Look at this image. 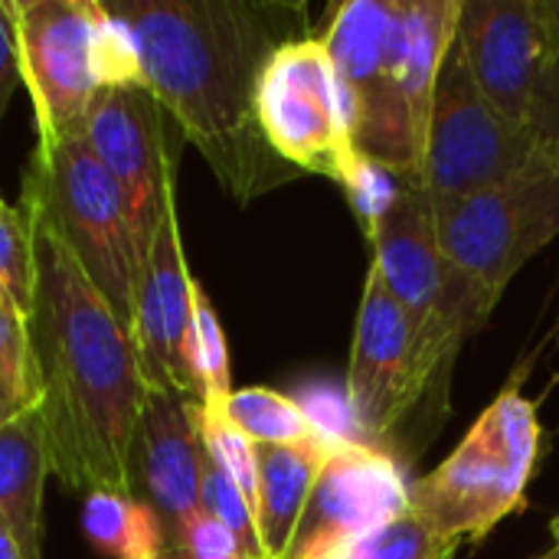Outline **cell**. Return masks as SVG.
Returning a JSON list of instances; mask_svg holds the SVG:
<instances>
[{
    "label": "cell",
    "instance_id": "obj_15",
    "mask_svg": "<svg viewBox=\"0 0 559 559\" xmlns=\"http://www.w3.org/2000/svg\"><path fill=\"white\" fill-rule=\"evenodd\" d=\"M193 295H197V278L187 269L180 219L174 206L160 223L154 246L141 265L131 337L138 344L141 367L151 390H164L190 400H193V386L187 367V344L193 324Z\"/></svg>",
    "mask_w": 559,
    "mask_h": 559
},
{
    "label": "cell",
    "instance_id": "obj_5",
    "mask_svg": "<svg viewBox=\"0 0 559 559\" xmlns=\"http://www.w3.org/2000/svg\"><path fill=\"white\" fill-rule=\"evenodd\" d=\"M540 455V419L518 380L478 416L455 452L409 491V504L449 540L478 544L524 508Z\"/></svg>",
    "mask_w": 559,
    "mask_h": 559
},
{
    "label": "cell",
    "instance_id": "obj_23",
    "mask_svg": "<svg viewBox=\"0 0 559 559\" xmlns=\"http://www.w3.org/2000/svg\"><path fill=\"white\" fill-rule=\"evenodd\" d=\"M462 544L442 537L413 504L396 521L331 559H455Z\"/></svg>",
    "mask_w": 559,
    "mask_h": 559
},
{
    "label": "cell",
    "instance_id": "obj_35",
    "mask_svg": "<svg viewBox=\"0 0 559 559\" xmlns=\"http://www.w3.org/2000/svg\"><path fill=\"white\" fill-rule=\"evenodd\" d=\"M554 534H557V544H559V514H557V521H554Z\"/></svg>",
    "mask_w": 559,
    "mask_h": 559
},
{
    "label": "cell",
    "instance_id": "obj_14",
    "mask_svg": "<svg viewBox=\"0 0 559 559\" xmlns=\"http://www.w3.org/2000/svg\"><path fill=\"white\" fill-rule=\"evenodd\" d=\"M419 400H426V393L416 373L409 318L370 265L347 367L350 419L367 439H383L413 413Z\"/></svg>",
    "mask_w": 559,
    "mask_h": 559
},
{
    "label": "cell",
    "instance_id": "obj_34",
    "mask_svg": "<svg viewBox=\"0 0 559 559\" xmlns=\"http://www.w3.org/2000/svg\"><path fill=\"white\" fill-rule=\"evenodd\" d=\"M540 559H559V544L557 547H554V550H547V554H544V557Z\"/></svg>",
    "mask_w": 559,
    "mask_h": 559
},
{
    "label": "cell",
    "instance_id": "obj_11",
    "mask_svg": "<svg viewBox=\"0 0 559 559\" xmlns=\"http://www.w3.org/2000/svg\"><path fill=\"white\" fill-rule=\"evenodd\" d=\"M82 138L121 193L141 262L167 213L177 206V157L167 141V111L141 85H111L88 108Z\"/></svg>",
    "mask_w": 559,
    "mask_h": 559
},
{
    "label": "cell",
    "instance_id": "obj_36",
    "mask_svg": "<svg viewBox=\"0 0 559 559\" xmlns=\"http://www.w3.org/2000/svg\"><path fill=\"white\" fill-rule=\"evenodd\" d=\"M164 559H180V557H174V554H167ZM233 559H255V557H233Z\"/></svg>",
    "mask_w": 559,
    "mask_h": 559
},
{
    "label": "cell",
    "instance_id": "obj_9",
    "mask_svg": "<svg viewBox=\"0 0 559 559\" xmlns=\"http://www.w3.org/2000/svg\"><path fill=\"white\" fill-rule=\"evenodd\" d=\"M544 157L547 151L537 144L531 128L501 118L475 88L459 46L452 43L436 85L419 183L429 206L465 200L531 170Z\"/></svg>",
    "mask_w": 559,
    "mask_h": 559
},
{
    "label": "cell",
    "instance_id": "obj_6",
    "mask_svg": "<svg viewBox=\"0 0 559 559\" xmlns=\"http://www.w3.org/2000/svg\"><path fill=\"white\" fill-rule=\"evenodd\" d=\"M445 272L488 324L511 278L559 236V164L547 154L531 170L432 206Z\"/></svg>",
    "mask_w": 559,
    "mask_h": 559
},
{
    "label": "cell",
    "instance_id": "obj_26",
    "mask_svg": "<svg viewBox=\"0 0 559 559\" xmlns=\"http://www.w3.org/2000/svg\"><path fill=\"white\" fill-rule=\"evenodd\" d=\"M200 511L210 514L213 521H219L242 547L246 557L265 559L262 544H259V527H255V514L249 508V501L242 498V491L206 459L203 452V472H200Z\"/></svg>",
    "mask_w": 559,
    "mask_h": 559
},
{
    "label": "cell",
    "instance_id": "obj_1",
    "mask_svg": "<svg viewBox=\"0 0 559 559\" xmlns=\"http://www.w3.org/2000/svg\"><path fill=\"white\" fill-rule=\"evenodd\" d=\"M108 13L131 36L141 85L203 154L219 187L252 203L288 167L262 138L255 92L272 52L298 39V10L246 0H111Z\"/></svg>",
    "mask_w": 559,
    "mask_h": 559
},
{
    "label": "cell",
    "instance_id": "obj_12",
    "mask_svg": "<svg viewBox=\"0 0 559 559\" xmlns=\"http://www.w3.org/2000/svg\"><path fill=\"white\" fill-rule=\"evenodd\" d=\"M409 485L400 465L377 445L337 439L298 521L288 559H331L367 540L403 511Z\"/></svg>",
    "mask_w": 559,
    "mask_h": 559
},
{
    "label": "cell",
    "instance_id": "obj_19",
    "mask_svg": "<svg viewBox=\"0 0 559 559\" xmlns=\"http://www.w3.org/2000/svg\"><path fill=\"white\" fill-rule=\"evenodd\" d=\"M82 534L108 559H164L167 534L154 511L134 495L95 491L82 504Z\"/></svg>",
    "mask_w": 559,
    "mask_h": 559
},
{
    "label": "cell",
    "instance_id": "obj_18",
    "mask_svg": "<svg viewBox=\"0 0 559 559\" xmlns=\"http://www.w3.org/2000/svg\"><path fill=\"white\" fill-rule=\"evenodd\" d=\"M49 452L36 409L0 423V521L26 559H43V488Z\"/></svg>",
    "mask_w": 559,
    "mask_h": 559
},
{
    "label": "cell",
    "instance_id": "obj_21",
    "mask_svg": "<svg viewBox=\"0 0 559 559\" xmlns=\"http://www.w3.org/2000/svg\"><path fill=\"white\" fill-rule=\"evenodd\" d=\"M187 367H190V386L193 400L206 409H219L229 393V347L223 324L216 318L213 301L206 298L203 285L197 282L193 295V324H190V344H187Z\"/></svg>",
    "mask_w": 559,
    "mask_h": 559
},
{
    "label": "cell",
    "instance_id": "obj_10",
    "mask_svg": "<svg viewBox=\"0 0 559 559\" xmlns=\"http://www.w3.org/2000/svg\"><path fill=\"white\" fill-rule=\"evenodd\" d=\"M255 115L265 144L295 170L341 183L360 154L337 75L318 36L288 39L272 52L259 79Z\"/></svg>",
    "mask_w": 559,
    "mask_h": 559
},
{
    "label": "cell",
    "instance_id": "obj_2",
    "mask_svg": "<svg viewBox=\"0 0 559 559\" xmlns=\"http://www.w3.org/2000/svg\"><path fill=\"white\" fill-rule=\"evenodd\" d=\"M29 337L49 472L79 495H134V442L151 383L138 344L72 252L36 223Z\"/></svg>",
    "mask_w": 559,
    "mask_h": 559
},
{
    "label": "cell",
    "instance_id": "obj_27",
    "mask_svg": "<svg viewBox=\"0 0 559 559\" xmlns=\"http://www.w3.org/2000/svg\"><path fill=\"white\" fill-rule=\"evenodd\" d=\"M341 187H344L367 239H373V233H377L380 219L386 216V210L393 206L403 180L396 174H390L386 167H380L377 160H370L367 154H357L347 177L341 180Z\"/></svg>",
    "mask_w": 559,
    "mask_h": 559
},
{
    "label": "cell",
    "instance_id": "obj_29",
    "mask_svg": "<svg viewBox=\"0 0 559 559\" xmlns=\"http://www.w3.org/2000/svg\"><path fill=\"white\" fill-rule=\"evenodd\" d=\"M527 128L537 138V144L559 164V49H554V56L544 66V75L531 102Z\"/></svg>",
    "mask_w": 559,
    "mask_h": 559
},
{
    "label": "cell",
    "instance_id": "obj_33",
    "mask_svg": "<svg viewBox=\"0 0 559 559\" xmlns=\"http://www.w3.org/2000/svg\"><path fill=\"white\" fill-rule=\"evenodd\" d=\"M13 416H16V409H13L10 403L0 400V423H7V419H13Z\"/></svg>",
    "mask_w": 559,
    "mask_h": 559
},
{
    "label": "cell",
    "instance_id": "obj_30",
    "mask_svg": "<svg viewBox=\"0 0 559 559\" xmlns=\"http://www.w3.org/2000/svg\"><path fill=\"white\" fill-rule=\"evenodd\" d=\"M23 72H20V46H16V26L10 13V0H0V124L10 108L13 92L20 88Z\"/></svg>",
    "mask_w": 559,
    "mask_h": 559
},
{
    "label": "cell",
    "instance_id": "obj_3",
    "mask_svg": "<svg viewBox=\"0 0 559 559\" xmlns=\"http://www.w3.org/2000/svg\"><path fill=\"white\" fill-rule=\"evenodd\" d=\"M10 13L36 141L82 134L105 88L141 82L131 36L102 0H10Z\"/></svg>",
    "mask_w": 559,
    "mask_h": 559
},
{
    "label": "cell",
    "instance_id": "obj_22",
    "mask_svg": "<svg viewBox=\"0 0 559 559\" xmlns=\"http://www.w3.org/2000/svg\"><path fill=\"white\" fill-rule=\"evenodd\" d=\"M0 400L10 403L16 413L36 409L39 403L29 314L3 285H0Z\"/></svg>",
    "mask_w": 559,
    "mask_h": 559
},
{
    "label": "cell",
    "instance_id": "obj_28",
    "mask_svg": "<svg viewBox=\"0 0 559 559\" xmlns=\"http://www.w3.org/2000/svg\"><path fill=\"white\" fill-rule=\"evenodd\" d=\"M167 554H174V557H180V559L246 557V554H242V547H239V540H236V537H233L219 521H213V518H210V514H203V511H197V514L183 524V531H180L177 544H174Z\"/></svg>",
    "mask_w": 559,
    "mask_h": 559
},
{
    "label": "cell",
    "instance_id": "obj_13",
    "mask_svg": "<svg viewBox=\"0 0 559 559\" xmlns=\"http://www.w3.org/2000/svg\"><path fill=\"white\" fill-rule=\"evenodd\" d=\"M455 46L488 105L527 128L537 82L554 56L540 0H462Z\"/></svg>",
    "mask_w": 559,
    "mask_h": 559
},
{
    "label": "cell",
    "instance_id": "obj_20",
    "mask_svg": "<svg viewBox=\"0 0 559 559\" xmlns=\"http://www.w3.org/2000/svg\"><path fill=\"white\" fill-rule=\"evenodd\" d=\"M219 413L255 445H298L321 432L301 403L269 386L233 390Z\"/></svg>",
    "mask_w": 559,
    "mask_h": 559
},
{
    "label": "cell",
    "instance_id": "obj_7",
    "mask_svg": "<svg viewBox=\"0 0 559 559\" xmlns=\"http://www.w3.org/2000/svg\"><path fill=\"white\" fill-rule=\"evenodd\" d=\"M400 13V0H347L318 39L337 75L354 147L419 187L426 144L403 98Z\"/></svg>",
    "mask_w": 559,
    "mask_h": 559
},
{
    "label": "cell",
    "instance_id": "obj_37",
    "mask_svg": "<svg viewBox=\"0 0 559 559\" xmlns=\"http://www.w3.org/2000/svg\"><path fill=\"white\" fill-rule=\"evenodd\" d=\"M0 203H3V197H0Z\"/></svg>",
    "mask_w": 559,
    "mask_h": 559
},
{
    "label": "cell",
    "instance_id": "obj_31",
    "mask_svg": "<svg viewBox=\"0 0 559 559\" xmlns=\"http://www.w3.org/2000/svg\"><path fill=\"white\" fill-rule=\"evenodd\" d=\"M0 559H26L20 544H16V537L10 534V527L3 521H0Z\"/></svg>",
    "mask_w": 559,
    "mask_h": 559
},
{
    "label": "cell",
    "instance_id": "obj_24",
    "mask_svg": "<svg viewBox=\"0 0 559 559\" xmlns=\"http://www.w3.org/2000/svg\"><path fill=\"white\" fill-rule=\"evenodd\" d=\"M197 426H200V445L206 459L242 491L252 514L259 508V449L249 442L219 409H206L197 403ZM259 527V524H255Z\"/></svg>",
    "mask_w": 559,
    "mask_h": 559
},
{
    "label": "cell",
    "instance_id": "obj_25",
    "mask_svg": "<svg viewBox=\"0 0 559 559\" xmlns=\"http://www.w3.org/2000/svg\"><path fill=\"white\" fill-rule=\"evenodd\" d=\"M0 285L29 314L36 288V219L26 203H0Z\"/></svg>",
    "mask_w": 559,
    "mask_h": 559
},
{
    "label": "cell",
    "instance_id": "obj_17",
    "mask_svg": "<svg viewBox=\"0 0 559 559\" xmlns=\"http://www.w3.org/2000/svg\"><path fill=\"white\" fill-rule=\"evenodd\" d=\"M337 436L318 432L298 445H255L259 449V544L265 559H288L298 521L308 508L314 481L334 449Z\"/></svg>",
    "mask_w": 559,
    "mask_h": 559
},
{
    "label": "cell",
    "instance_id": "obj_16",
    "mask_svg": "<svg viewBox=\"0 0 559 559\" xmlns=\"http://www.w3.org/2000/svg\"><path fill=\"white\" fill-rule=\"evenodd\" d=\"M203 445L197 400L151 390L134 442V498L144 501L167 534V550L200 511Z\"/></svg>",
    "mask_w": 559,
    "mask_h": 559
},
{
    "label": "cell",
    "instance_id": "obj_32",
    "mask_svg": "<svg viewBox=\"0 0 559 559\" xmlns=\"http://www.w3.org/2000/svg\"><path fill=\"white\" fill-rule=\"evenodd\" d=\"M544 16H547V29H550V43L559 49V0H540Z\"/></svg>",
    "mask_w": 559,
    "mask_h": 559
},
{
    "label": "cell",
    "instance_id": "obj_4",
    "mask_svg": "<svg viewBox=\"0 0 559 559\" xmlns=\"http://www.w3.org/2000/svg\"><path fill=\"white\" fill-rule=\"evenodd\" d=\"M20 203H26L33 219L72 252L95 292L131 331L144 262L121 193L82 134L36 141L33 160L23 174Z\"/></svg>",
    "mask_w": 559,
    "mask_h": 559
},
{
    "label": "cell",
    "instance_id": "obj_8",
    "mask_svg": "<svg viewBox=\"0 0 559 559\" xmlns=\"http://www.w3.org/2000/svg\"><path fill=\"white\" fill-rule=\"evenodd\" d=\"M373 269L403 308L416 341V373L429 396V386L445 373L459 347L485 328L468 295L442 265L436 242L432 206L416 183H403L393 206L380 219L373 239Z\"/></svg>",
    "mask_w": 559,
    "mask_h": 559
}]
</instances>
